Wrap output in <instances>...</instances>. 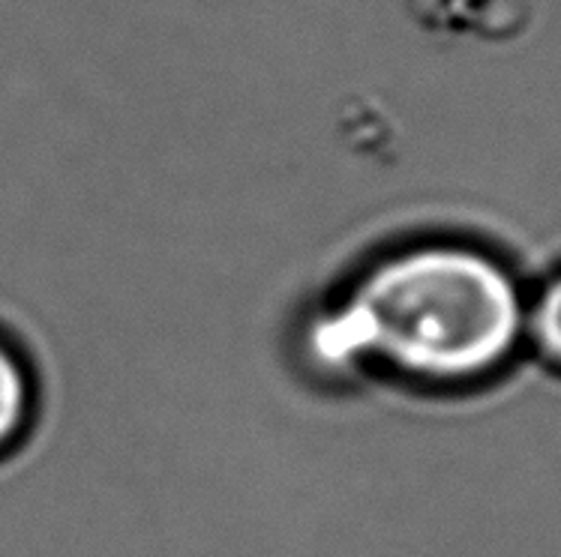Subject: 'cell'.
Masks as SVG:
<instances>
[{
  "label": "cell",
  "instance_id": "obj_1",
  "mask_svg": "<svg viewBox=\"0 0 561 557\" xmlns=\"http://www.w3.org/2000/svg\"><path fill=\"white\" fill-rule=\"evenodd\" d=\"M528 285L504 255L462 237L402 243L367 264L331 312V363L421 390L493 384L526 357Z\"/></svg>",
  "mask_w": 561,
  "mask_h": 557
},
{
  "label": "cell",
  "instance_id": "obj_2",
  "mask_svg": "<svg viewBox=\"0 0 561 557\" xmlns=\"http://www.w3.org/2000/svg\"><path fill=\"white\" fill-rule=\"evenodd\" d=\"M526 353L561 375V267L528 285Z\"/></svg>",
  "mask_w": 561,
  "mask_h": 557
},
{
  "label": "cell",
  "instance_id": "obj_3",
  "mask_svg": "<svg viewBox=\"0 0 561 557\" xmlns=\"http://www.w3.org/2000/svg\"><path fill=\"white\" fill-rule=\"evenodd\" d=\"M34 408V390L22 360L7 341H0V453L27 429Z\"/></svg>",
  "mask_w": 561,
  "mask_h": 557
}]
</instances>
